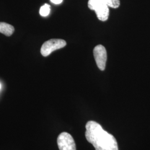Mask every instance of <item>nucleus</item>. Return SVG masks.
<instances>
[{"label":"nucleus","instance_id":"obj_1","mask_svg":"<svg viewBox=\"0 0 150 150\" xmlns=\"http://www.w3.org/2000/svg\"><path fill=\"white\" fill-rule=\"evenodd\" d=\"M85 137L95 150H118L115 137L105 131L102 126L94 121H89L86 125Z\"/></svg>","mask_w":150,"mask_h":150},{"label":"nucleus","instance_id":"obj_9","mask_svg":"<svg viewBox=\"0 0 150 150\" xmlns=\"http://www.w3.org/2000/svg\"><path fill=\"white\" fill-rule=\"evenodd\" d=\"M50 1L54 4H56V5L61 4L63 1V0H50Z\"/></svg>","mask_w":150,"mask_h":150},{"label":"nucleus","instance_id":"obj_5","mask_svg":"<svg viewBox=\"0 0 150 150\" xmlns=\"http://www.w3.org/2000/svg\"><path fill=\"white\" fill-rule=\"evenodd\" d=\"M93 56L98 68L101 71L105 69L107 61V51L101 45L96 46L93 49Z\"/></svg>","mask_w":150,"mask_h":150},{"label":"nucleus","instance_id":"obj_4","mask_svg":"<svg viewBox=\"0 0 150 150\" xmlns=\"http://www.w3.org/2000/svg\"><path fill=\"white\" fill-rule=\"evenodd\" d=\"M57 142L59 150H76L74 139L67 132L61 133L57 137Z\"/></svg>","mask_w":150,"mask_h":150},{"label":"nucleus","instance_id":"obj_6","mask_svg":"<svg viewBox=\"0 0 150 150\" xmlns=\"http://www.w3.org/2000/svg\"><path fill=\"white\" fill-rule=\"evenodd\" d=\"M15 31V28L10 24L0 22V33L6 36H11Z\"/></svg>","mask_w":150,"mask_h":150},{"label":"nucleus","instance_id":"obj_8","mask_svg":"<svg viewBox=\"0 0 150 150\" xmlns=\"http://www.w3.org/2000/svg\"><path fill=\"white\" fill-rule=\"evenodd\" d=\"M102 1H103L108 7H112L113 8H118L120 5V0H102Z\"/></svg>","mask_w":150,"mask_h":150},{"label":"nucleus","instance_id":"obj_2","mask_svg":"<svg viewBox=\"0 0 150 150\" xmlns=\"http://www.w3.org/2000/svg\"><path fill=\"white\" fill-rule=\"evenodd\" d=\"M88 8L95 11L98 19L101 21L108 20L109 16V7L102 0H88Z\"/></svg>","mask_w":150,"mask_h":150},{"label":"nucleus","instance_id":"obj_10","mask_svg":"<svg viewBox=\"0 0 150 150\" xmlns=\"http://www.w3.org/2000/svg\"><path fill=\"white\" fill-rule=\"evenodd\" d=\"M1 84H0V89H1Z\"/></svg>","mask_w":150,"mask_h":150},{"label":"nucleus","instance_id":"obj_3","mask_svg":"<svg viewBox=\"0 0 150 150\" xmlns=\"http://www.w3.org/2000/svg\"><path fill=\"white\" fill-rule=\"evenodd\" d=\"M66 45V42L62 39H51L43 43L41 48V54L44 57H47L54 51L64 48Z\"/></svg>","mask_w":150,"mask_h":150},{"label":"nucleus","instance_id":"obj_7","mask_svg":"<svg viewBox=\"0 0 150 150\" xmlns=\"http://www.w3.org/2000/svg\"><path fill=\"white\" fill-rule=\"evenodd\" d=\"M50 12V6L48 4H45L42 6L40 10V14L41 16L45 17L48 16Z\"/></svg>","mask_w":150,"mask_h":150}]
</instances>
